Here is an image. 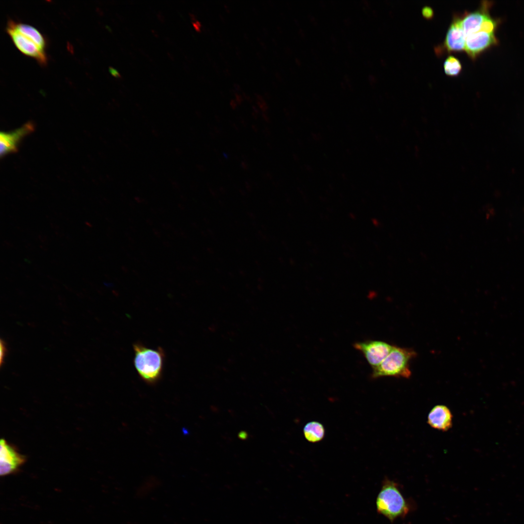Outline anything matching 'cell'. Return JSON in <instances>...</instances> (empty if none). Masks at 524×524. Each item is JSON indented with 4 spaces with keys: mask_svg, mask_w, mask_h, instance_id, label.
Segmentation results:
<instances>
[{
    "mask_svg": "<svg viewBox=\"0 0 524 524\" xmlns=\"http://www.w3.org/2000/svg\"><path fill=\"white\" fill-rule=\"evenodd\" d=\"M133 364L139 377L148 384H154L162 377L165 355L159 347L149 348L140 342L133 344Z\"/></svg>",
    "mask_w": 524,
    "mask_h": 524,
    "instance_id": "6da1fadb",
    "label": "cell"
},
{
    "mask_svg": "<svg viewBox=\"0 0 524 524\" xmlns=\"http://www.w3.org/2000/svg\"><path fill=\"white\" fill-rule=\"evenodd\" d=\"M377 511L391 522L406 516L410 505L400 491L398 485L385 478L376 500Z\"/></svg>",
    "mask_w": 524,
    "mask_h": 524,
    "instance_id": "7a4b0ae2",
    "label": "cell"
},
{
    "mask_svg": "<svg viewBox=\"0 0 524 524\" xmlns=\"http://www.w3.org/2000/svg\"><path fill=\"white\" fill-rule=\"evenodd\" d=\"M416 355L411 349L393 346L387 356L376 367L373 368L371 377L378 378L384 377L409 378L411 374L409 362Z\"/></svg>",
    "mask_w": 524,
    "mask_h": 524,
    "instance_id": "3957f363",
    "label": "cell"
},
{
    "mask_svg": "<svg viewBox=\"0 0 524 524\" xmlns=\"http://www.w3.org/2000/svg\"><path fill=\"white\" fill-rule=\"evenodd\" d=\"M6 31L16 47L23 54L35 59L42 65L46 64L47 57L45 50L32 39L18 32L12 20L8 22Z\"/></svg>",
    "mask_w": 524,
    "mask_h": 524,
    "instance_id": "277c9868",
    "label": "cell"
},
{
    "mask_svg": "<svg viewBox=\"0 0 524 524\" xmlns=\"http://www.w3.org/2000/svg\"><path fill=\"white\" fill-rule=\"evenodd\" d=\"M354 347L361 352L369 364L374 368L387 356L393 346L380 341H366L357 342Z\"/></svg>",
    "mask_w": 524,
    "mask_h": 524,
    "instance_id": "5b68a950",
    "label": "cell"
},
{
    "mask_svg": "<svg viewBox=\"0 0 524 524\" xmlns=\"http://www.w3.org/2000/svg\"><path fill=\"white\" fill-rule=\"evenodd\" d=\"M0 474L1 476L15 473L25 462V457L5 440L0 442Z\"/></svg>",
    "mask_w": 524,
    "mask_h": 524,
    "instance_id": "8992f818",
    "label": "cell"
},
{
    "mask_svg": "<svg viewBox=\"0 0 524 524\" xmlns=\"http://www.w3.org/2000/svg\"><path fill=\"white\" fill-rule=\"evenodd\" d=\"M497 42L494 32L481 29L466 36L464 51L474 58L482 51Z\"/></svg>",
    "mask_w": 524,
    "mask_h": 524,
    "instance_id": "52a82bcc",
    "label": "cell"
},
{
    "mask_svg": "<svg viewBox=\"0 0 524 524\" xmlns=\"http://www.w3.org/2000/svg\"><path fill=\"white\" fill-rule=\"evenodd\" d=\"M34 126L30 122L11 132H1L0 134V153L2 157L10 153L15 152L22 138L33 131Z\"/></svg>",
    "mask_w": 524,
    "mask_h": 524,
    "instance_id": "ba28073f",
    "label": "cell"
},
{
    "mask_svg": "<svg viewBox=\"0 0 524 524\" xmlns=\"http://www.w3.org/2000/svg\"><path fill=\"white\" fill-rule=\"evenodd\" d=\"M465 36L461 25L460 17L455 16L446 33L444 47L448 52L464 50Z\"/></svg>",
    "mask_w": 524,
    "mask_h": 524,
    "instance_id": "9c48e42d",
    "label": "cell"
},
{
    "mask_svg": "<svg viewBox=\"0 0 524 524\" xmlns=\"http://www.w3.org/2000/svg\"><path fill=\"white\" fill-rule=\"evenodd\" d=\"M453 415L446 406L438 405L434 407L427 416V423L435 429L446 431L452 426Z\"/></svg>",
    "mask_w": 524,
    "mask_h": 524,
    "instance_id": "30bf717a",
    "label": "cell"
},
{
    "mask_svg": "<svg viewBox=\"0 0 524 524\" xmlns=\"http://www.w3.org/2000/svg\"><path fill=\"white\" fill-rule=\"evenodd\" d=\"M485 7L480 10L464 15L460 17L461 25L465 38L468 35L479 30L482 23L490 17Z\"/></svg>",
    "mask_w": 524,
    "mask_h": 524,
    "instance_id": "8fae6325",
    "label": "cell"
},
{
    "mask_svg": "<svg viewBox=\"0 0 524 524\" xmlns=\"http://www.w3.org/2000/svg\"><path fill=\"white\" fill-rule=\"evenodd\" d=\"M12 21L14 28L18 32L32 39L41 49L45 50L46 46V39L37 29L28 24Z\"/></svg>",
    "mask_w": 524,
    "mask_h": 524,
    "instance_id": "7c38bea8",
    "label": "cell"
},
{
    "mask_svg": "<svg viewBox=\"0 0 524 524\" xmlns=\"http://www.w3.org/2000/svg\"><path fill=\"white\" fill-rule=\"evenodd\" d=\"M303 431L305 439L311 443L322 441L325 435L324 426L321 423L315 421L307 423L304 426Z\"/></svg>",
    "mask_w": 524,
    "mask_h": 524,
    "instance_id": "4fadbf2b",
    "label": "cell"
},
{
    "mask_svg": "<svg viewBox=\"0 0 524 524\" xmlns=\"http://www.w3.org/2000/svg\"><path fill=\"white\" fill-rule=\"evenodd\" d=\"M443 69L447 75L452 77L457 76L462 70V65L458 59L450 55L445 60Z\"/></svg>",
    "mask_w": 524,
    "mask_h": 524,
    "instance_id": "5bb4252c",
    "label": "cell"
},
{
    "mask_svg": "<svg viewBox=\"0 0 524 524\" xmlns=\"http://www.w3.org/2000/svg\"><path fill=\"white\" fill-rule=\"evenodd\" d=\"M0 366H1L2 365V364H3V360H4L6 353L7 352V348H6L5 343L4 341H3L2 339H1L0 341Z\"/></svg>",
    "mask_w": 524,
    "mask_h": 524,
    "instance_id": "9a60e30c",
    "label": "cell"
},
{
    "mask_svg": "<svg viewBox=\"0 0 524 524\" xmlns=\"http://www.w3.org/2000/svg\"><path fill=\"white\" fill-rule=\"evenodd\" d=\"M422 14L426 18H430L433 16V11L429 7H424L422 9Z\"/></svg>",
    "mask_w": 524,
    "mask_h": 524,
    "instance_id": "2e32d148",
    "label": "cell"
},
{
    "mask_svg": "<svg viewBox=\"0 0 524 524\" xmlns=\"http://www.w3.org/2000/svg\"><path fill=\"white\" fill-rule=\"evenodd\" d=\"M109 70H110V73L112 74V75H113L114 77H117V78H120V77H121V75L118 72V71L117 70H116L114 68L112 67H110Z\"/></svg>",
    "mask_w": 524,
    "mask_h": 524,
    "instance_id": "e0dca14e",
    "label": "cell"
},
{
    "mask_svg": "<svg viewBox=\"0 0 524 524\" xmlns=\"http://www.w3.org/2000/svg\"><path fill=\"white\" fill-rule=\"evenodd\" d=\"M238 436L241 439H246L247 437V434L246 432L241 431L239 433Z\"/></svg>",
    "mask_w": 524,
    "mask_h": 524,
    "instance_id": "ac0fdd59",
    "label": "cell"
}]
</instances>
